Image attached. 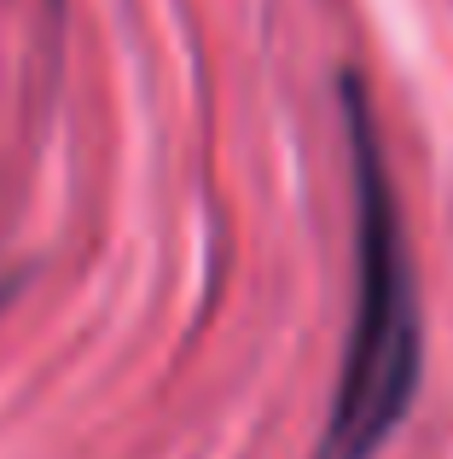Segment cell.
I'll use <instances>...</instances> for the list:
<instances>
[{
	"instance_id": "6da1fadb",
	"label": "cell",
	"mask_w": 453,
	"mask_h": 459,
	"mask_svg": "<svg viewBox=\"0 0 453 459\" xmlns=\"http://www.w3.org/2000/svg\"><path fill=\"white\" fill-rule=\"evenodd\" d=\"M343 128H349L355 180V314L343 349L338 395L314 459H372L396 437L419 395L424 332L413 291V250L401 233V204L378 146V117L361 76H343Z\"/></svg>"
}]
</instances>
